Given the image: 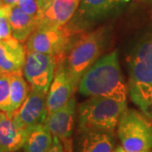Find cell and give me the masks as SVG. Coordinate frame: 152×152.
I'll list each match as a JSON object with an SVG mask.
<instances>
[{
    "instance_id": "6da1fadb",
    "label": "cell",
    "mask_w": 152,
    "mask_h": 152,
    "mask_svg": "<svg viewBox=\"0 0 152 152\" xmlns=\"http://www.w3.org/2000/svg\"><path fill=\"white\" fill-rule=\"evenodd\" d=\"M79 91L85 96H102L126 102L128 90L117 51L98 59L83 75Z\"/></svg>"
},
{
    "instance_id": "7a4b0ae2",
    "label": "cell",
    "mask_w": 152,
    "mask_h": 152,
    "mask_svg": "<svg viewBox=\"0 0 152 152\" xmlns=\"http://www.w3.org/2000/svg\"><path fill=\"white\" fill-rule=\"evenodd\" d=\"M129 93L131 100L152 119V33L137 44L129 56Z\"/></svg>"
},
{
    "instance_id": "3957f363",
    "label": "cell",
    "mask_w": 152,
    "mask_h": 152,
    "mask_svg": "<svg viewBox=\"0 0 152 152\" xmlns=\"http://www.w3.org/2000/svg\"><path fill=\"white\" fill-rule=\"evenodd\" d=\"M108 32L104 27L80 34L69 50L64 65L67 75L76 90L83 75L98 60L108 43Z\"/></svg>"
},
{
    "instance_id": "277c9868",
    "label": "cell",
    "mask_w": 152,
    "mask_h": 152,
    "mask_svg": "<svg viewBox=\"0 0 152 152\" xmlns=\"http://www.w3.org/2000/svg\"><path fill=\"white\" fill-rule=\"evenodd\" d=\"M127 102L102 96H91L79 107L78 132L105 131L113 133Z\"/></svg>"
},
{
    "instance_id": "5b68a950",
    "label": "cell",
    "mask_w": 152,
    "mask_h": 152,
    "mask_svg": "<svg viewBox=\"0 0 152 152\" xmlns=\"http://www.w3.org/2000/svg\"><path fill=\"white\" fill-rule=\"evenodd\" d=\"M79 31L66 26H39L26 42V50L54 57L57 64L65 60Z\"/></svg>"
},
{
    "instance_id": "8992f818",
    "label": "cell",
    "mask_w": 152,
    "mask_h": 152,
    "mask_svg": "<svg viewBox=\"0 0 152 152\" xmlns=\"http://www.w3.org/2000/svg\"><path fill=\"white\" fill-rule=\"evenodd\" d=\"M118 134L125 152L152 150V123L142 113L126 108L118 124Z\"/></svg>"
},
{
    "instance_id": "52a82bcc",
    "label": "cell",
    "mask_w": 152,
    "mask_h": 152,
    "mask_svg": "<svg viewBox=\"0 0 152 152\" xmlns=\"http://www.w3.org/2000/svg\"><path fill=\"white\" fill-rule=\"evenodd\" d=\"M57 60L54 57L26 51L23 74L31 89L48 92L54 77Z\"/></svg>"
},
{
    "instance_id": "ba28073f",
    "label": "cell",
    "mask_w": 152,
    "mask_h": 152,
    "mask_svg": "<svg viewBox=\"0 0 152 152\" xmlns=\"http://www.w3.org/2000/svg\"><path fill=\"white\" fill-rule=\"evenodd\" d=\"M48 93L31 89L21 106L11 113L16 124L24 129L44 124L48 117L47 107Z\"/></svg>"
},
{
    "instance_id": "9c48e42d",
    "label": "cell",
    "mask_w": 152,
    "mask_h": 152,
    "mask_svg": "<svg viewBox=\"0 0 152 152\" xmlns=\"http://www.w3.org/2000/svg\"><path fill=\"white\" fill-rule=\"evenodd\" d=\"M75 113L76 101L73 96L64 107L48 114L44 123L52 135L58 138L63 142L65 149L73 148L72 134L75 126Z\"/></svg>"
},
{
    "instance_id": "30bf717a",
    "label": "cell",
    "mask_w": 152,
    "mask_h": 152,
    "mask_svg": "<svg viewBox=\"0 0 152 152\" xmlns=\"http://www.w3.org/2000/svg\"><path fill=\"white\" fill-rule=\"evenodd\" d=\"M75 91L66 72L64 60L59 61L47 96L48 114L64 107L73 97Z\"/></svg>"
},
{
    "instance_id": "8fae6325",
    "label": "cell",
    "mask_w": 152,
    "mask_h": 152,
    "mask_svg": "<svg viewBox=\"0 0 152 152\" xmlns=\"http://www.w3.org/2000/svg\"><path fill=\"white\" fill-rule=\"evenodd\" d=\"M115 139L113 133L105 131L78 132L73 152H114Z\"/></svg>"
},
{
    "instance_id": "7c38bea8",
    "label": "cell",
    "mask_w": 152,
    "mask_h": 152,
    "mask_svg": "<svg viewBox=\"0 0 152 152\" xmlns=\"http://www.w3.org/2000/svg\"><path fill=\"white\" fill-rule=\"evenodd\" d=\"M28 130L16 124L11 114L0 111V150L16 152L23 148Z\"/></svg>"
},
{
    "instance_id": "4fadbf2b",
    "label": "cell",
    "mask_w": 152,
    "mask_h": 152,
    "mask_svg": "<svg viewBox=\"0 0 152 152\" xmlns=\"http://www.w3.org/2000/svg\"><path fill=\"white\" fill-rule=\"evenodd\" d=\"M26 51L15 37L0 40V74L10 75L21 71L25 64Z\"/></svg>"
},
{
    "instance_id": "5bb4252c",
    "label": "cell",
    "mask_w": 152,
    "mask_h": 152,
    "mask_svg": "<svg viewBox=\"0 0 152 152\" xmlns=\"http://www.w3.org/2000/svg\"><path fill=\"white\" fill-rule=\"evenodd\" d=\"M8 17L11 28L12 37L24 43L28 40L32 32L39 26L34 18L28 15L17 5L2 6Z\"/></svg>"
},
{
    "instance_id": "9a60e30c",
    "label": "cell",
    "mask_w": 152,
    "mask_h": 152,
    "mask_svg": "<svg viewBox=\"0 0 152 152\" xmlns=\"http://www.w3.org/2000/svg\"><path fill=\"white\" fill-rule=\"evenodd\" d=\"M79 4L80 0H53L44 11L41 25L57 27L65 26L74 16Z\"/></svg>"
},
{
    "instance_id": "2e32d148",
    "label": "cell",
    "mask_w": 152,
    "mask_h": 152,
    "mask_svg": "<svg viewBox=\"0 0 152 152\" xmlns=\"http://www.w3.org/2000/svg\"><path fill=\"white\" fill-rule=\"evenodd\" d=\"M27 136L23 146L24 152H46L52 146L53 136L45 124L27 129Z\"/></svg>"
},
{
    "instance_id": "e0dca14e",
    "label": "cell",
    "mask_w": 152,
    "mask_h": 152,
    "mask_svg": "<svg viewBox=\"0 0 152 152\" xmlns=\"http://www.w3.org/2000/svg\"><path fill=\"white\" fill-rule=\"evenodd\" d=\"M31 87L26 81L21 71L14 72L10 75V113H13L21 106L30 92Z\"/></svg>"
},
{
    "instance_id": "ac0fdd59",
    "label": "cell",
    "mask_w": 152,
    "mask_h": 152,
    "mask_svg": "<svg viewBox=\"0 0 152 152\" xmlns=\"http://www.w3.org/2000/svg\"><path fill=\"white\" fill-rule=\"evenodd\" d=\"M113 10L109 0H80L79 14L86 20H97L107 16Z\"/></svg>"
},
{
    "instance_id": "d6986e66",
    "label": "cell",
    "mask_w": 152,
    "mask_h": 152,
    "mask_svg": "<svg viewBox=\"0 0 152 152\" xmlns=\"http://www.w3.org/2000/svg\"><path fill=\"white\" fill-rule=\"evenodd\" d=\"M18 6L23 12L34 18L39 23V26L42 24L44 12L39 0H20Z\"/></svg>"
},
{
    "instance_id": "ffe728a7",
    "label": "cell",
    "mask_w": 152,
    "mask_h": 152,
    "mask_svg": "<svg viewBox=\"0 0 152 152\" xmlns=\"http://www.w3.org/2000/svg\"><path fill=\"white\" fill-rule=\"evenodd\" d=\"M10 75L0 74V111L10 113Z\"/></svg>"
},
{
    "instance_id": "44dd1931",
    "label": "cell",
    "mask_w": 152,
    "mask_h": 152,
    "mask_svg": "<svg viewBox=\"0 0 152 152\" xmlns=\"http://www.w3.org/2000/svg\"><path fill=\"white\" fill-rule=\"evenodd\" d=\"M11 37H12V33H11L10 25L8 20V17L3 10V13L0 15V40L7 39Z\"/></svg>"
},
{
    "instance_id": "7402d4cb",
    "label": "cell",
    "mask_w": 152,
    "mask_h": 152,
    "mask_svg": "<svg viewBox=\"0 0 152 152\" xmlns=\"http://www.w3.org/2000/svg\"><path fill=\"white\" fill-rule=\"evenodd\" d=\"M46 152H68L66 151L65 147L64 145L63 142L60 140L58 138L53 136V142L52 146L49 148V150ZM70 152V151H69Z\"/></svg>"
},
{
    "instance_id": "603a6c76",
    "label": "cell",
    "mask_w": 152,
    "mask_h": 152,
    "mask_svg": "<svg viewBox=\"0 0 152 152\" xmlns=\"http://www.w3.org/2000/svg\"><path fill=\"white\" fill-rule=\"evenodd\" d=\"M20 0H0L1 7L2 6H13L16 5Z\"/></svg>"
},
{
    "instance_id": "cb8c5ba5",
    "label": "cell",
    "mask_w": 152,
    "mask_h": 152,
    "mask_svg": "<svg viewBox=\"0 0 152 152\" xmlns=\"http://www.w3.org/2000/svg\"><path fill=\"white\" fill-rule=\"evenodd\" d=\"M111 5L113 6V8H116V7H118V6L122 5V4H124L127 2H129V0H109Z\"/></svg>"
},
{
    "instance_id": "d4e9b609",
    "label": "cell",
    "mask_w": 152,
    "mask_h": 152,
    "mask_svg": "<svg viewBox=\"0 0 152 152\" xmlns=\"http://www.w3.org/2000/svg\"><path fill=\"white\" fill-rule=\"evenodd\" d=\"M52 1H53V0H39L40 4H41L42 10H43V12L48 9V7L50 5V4L52 3Z\"/></svg>"
},
{
    "instance_id": "484cf974",
    "label": "cell",
    "mask_w": 152,
    "mask_h": 152,
    "mask_svg": "<svg viewBox=\"0 0 152 152\" xmlns=\"http://www.w3.org/2000/svg\"><path fill=\"white\" fill-rule=\"evenodd\" d=\"M115 152H125L124 150H123V148H118V149H116L115 150Z\"/></svg>"
},
{
    "instance_id": "4316f807",
    "label": "cell",
    "mask_w": 152,
    "mask_h": 152,
    "mask_svg": "<svg viewBox=\"0 0 152 152\" xmlns=\"http://www.w3.org/2000/svg\"><path fill=\"white\" fill-rule=\"evenodd\" d=\"M141 152H152V150H150V151H141Z\"/></svg>"
},
{
    "instance_id": "83f0119b",
    "label": "cell",
    "mask_w": 152,
    "mask_h": 152,
    "mask_svg": "<svg viewBox=\"0 0 152 152\" xmlns=\"http://www.w3.org/2000/svg\"><path fill=\"white\" fill-rule=\"evenodd\" d=\"M0 7H1V2H0Z\"/></svg>"
},
{
    "instance_id": "f1b7e54d",
    "label": "cell",
    "mask_w": 152,
    "mask_h": 152,
    "mask_svg": "<svg viewBox=\"0 0 152 152\" xmlns=\"http://www.w3.org/2000/svg\"><path fill=\"white\" fill-rule=\"evenodd\" d=\"M0 152H3V151H1V150H0Z\"/></svg>"
},
{
    "instance_id": "f546056e",
    "label": "cell",
    "mask_w": 152,
    "mask_h": 152,
    "mask_svg": "<svg viewBox=\"0 0 152 152\" xmlns=\"http://www.w3.org/2000/svg\"><path fill=\"white\" fill-rule=\"evenodd\" d=\"M70 152H73V151H70Z\"/></svg>"
},
{
    "instance_id": "4dcf8cb0",
    "label": "cell",
    "mask_w": 152,
    "mask_h": 152,
    "mask_svg": "<svg viewBox=\"0 0 152 152\" xmlns=\"http://www.w3.org/2000/svg\"><path fill=\"white\" fill-rule=\"evenodd\" d=\"M16 152H20V151H16Z\"/></svg>"
},
{
    "instance_id": "1f68e13d",
    "label": "cell",
    "mask_w": 152,
    "mask_h": 152,
    "mask_svg": "<svg viewBox=\"0 0 152 152\" xmlns=\"http://www.w3.org/2000/svg\"><path fill=\"white\" fill-rule=\"evenodd\" d=\"M151 1H152V0H151Z\"/></svg>"
},
{
    "instance_id": "d6a6232c",
    "label": "cell",
    "mask_w": 152,
    "mask_h": 152,
    "mask_svg": "<svg viewBox=\"0 0 152 152\" xmlns=\"http://www.w3.org/2000/svg\"><path fill=\"white\" fill-rule=\"evenodd\" d=\"M114 152H115V151H114Z\"/></svg>"
}]
</instances>
